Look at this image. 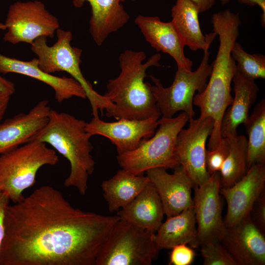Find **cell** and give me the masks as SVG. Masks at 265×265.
Wrapping results in <instances>:
<instances>
[{
  "mask_svg": "<svg viewBox=\"0 0 265 265\" xmlns=\"http://www.w3.org/2000/svg\"><path fill=\"white\" fill-rule=\"evenodd\" d=\"M120 219L74 207L58 189L41 186L7 206L0 265H95Z\"/></svg>",
  "mask_w": 265,
  "mask_h": 265,
  "instance_id": "cell-1",
  "label": "cell"
},
{
  "mask_svg": "<svg viewBox=\"0 0 265 265\" xmlns=\"http://www.w3.org/2000/svg\"><path fill=\"white\" fill-rule=\"evenodd\" d=\"M213 32L218 36L219 47L212 72L204 90L195 94L193 105L200 110V117H211L213 121L212 133L208 143V150L216 148L221 139V123L224 113L233 100L231 84L237 71L236 62L231 51L239 34L241 20L238 14L229 9L215 13L212 17Z\"/></svg>",
  "mask_w": 265,
  "mask_h": 265,
  "instance_id": "cell-2",
  "label": "cell"
},
{
  "mask_svg": "<svg viewBox=\"0 0 265 265\" xmlns=\"http://www.w3.org/2000/svg\"><path fill=\"white\" fill-rule=\"evenodd\" d=\"M146 55L143 51L126 50L119 57L120 72L108 80L104 95L114 105L106 112L107 117L115 119L141 120L161 114L151 88L144 81L146 72L152 66L159 67V53L152 55L143 63Z\"/></svg>",
  "mask_w": 265,
  "mask_h": 265,
  "instance_id": "cell-3",
  "label": "cell"
},
{
  "mask_svg": "<svg viewBox=\"0 0 265 265\" xmlns=\"http://www.w3.org/2000/svg\"><path fill=\"white\" fill-rule=\"evenodd\" d=\"M86 123L68 113L51 109L47 123L31 139L50 145L67 159L70 171L64 185L74 187L81 195L86 192L95 164Z\"/></svg>",
  "mask_w": 265,
  "mask_h": 265,
  "instance_id": "cell-4",
  "label": "cell"
},
{
  "mask_svg": "<svg viewBox=\"0 0 265 265\" xmlns=\"http://www.w3.org/2000/svg\"><path fill=\"white\" fill-rule=\"evenodd\" d=\"M58 161L53 149L36 140L0 155V193L13 203L22 201L24 191L34 185L39 170Z\"/></svg>",
  "mask_w": 265,
  "mask_h": 265,
  "instance_id": "cell-5",
  "label": "cell"
},
{
  "mask_svg": "<svg viewBox=\"0 0 265 265\" xmlns=\"http://www.w3.org/2000/svg\"><path fill=\"white\" fill-rule=\"evenodd\" d=\"M56 33V41L51 46L47 44L45 36L37 38L31 45V51L37 56L39 67L51 74L59 72L70 74L83 88L91 105L93 116H99V111L103 114L104 110L106 112L111 110L114 107L113 104L96 92L83 76L80 68L82 50L71 46L72 32L59 28Z\"/></svg>",
  "mask_w": 265,
  "mask_h": 265,
  "instance_id": "cell-6",
  "label": "cell"
},
{
  "mask_svg": "<svg viewBox=\"0 0 265 265\" xmlns=\"http://www.w3.org/2000/svg\"><path fill=\"white\" fill-rule=\"evenodd\" d=\"M188 121L186 113L176 117H162L154 134L136 149L120 155L117 159L122 169L135 175L143 174L155 168L179 167L175 154L177 136Z\"/></svg>",
  "mask_w": 265,
  "mask_h": 265,
  "instance_id": "cell-7",
  "label": "cell"
},
{
  "mask_svg": "<svg viewBox=\"0 0 265 265\" xmlns=\"http://www.w3.org/2000/svg\"><path fill=\"white\" fill-rule=\"evenodd\" d=\"M160 250L155 233L120 219L98 256L95 265H151Z\"/></svg>",
  "mask_w": 265,
  "mask_h": 265,
  "instance_id": "cell-8",
  "label": "cell"
},
{
  "mask_svg": "<svg viewBox=\"0 0 265 265\" xmlns=\"http://www.w3.org/2000/svg\"><path fill=\"white\" fill-rule=\"evenodd\" d=\"M210 55L209 50L204 51L201 63L195 71L177 68L174 80L169 87H164L155 76H149L153 82L151 90L162 117H172L181 111L187 114L188 120L193 118L195 113L193 108L194 96L196 92L201 93L204 90L211 74Z\"/></svg>",
  "mask_w": 265,
  "mask_h": 265,
  "instance_id": "cell-9",
  "label": "cell"
},
{
  "mask_svg": "<svg viewBox=\"0 0 265 265\" xmlns=\"http://www.w3.org/2000/svg\"><path fill=\"white\" fill-rule=\"evenodd\" d=\"M4 25L5 42L14 45L24 42L30 45L41 36L53 38L60 26L57 18L39 0L17 1L11 4Z\"/></svg>",
  "mask_w": 265,
  "mask_h": 265,
  "instance_id": "cell-10",
  "label": "cell"
},
{
  "mask_svg": "<svg viewBox=\"0 0 265 265\" xmlns=\"http://www.w3.org/2000/svg\"><path fill=\"white\" fill-rule=\"evenodd\" d=\"M188 122V127L183 128L177 136L175 154L179 164L195 185L201 186L211 176L206 165V144L212 133L213 121L211 117H199Z\"/></svg>",
  "mask_w": 265,
  "mask_h": 265,
  "instance_id": "cell-11",
  "label": "cell"
},
{
  "mask_svg": "<svg viewBox=\"0 0 265 265\" xmlns=\"http://www.w3.org/2000/svg\"><path fill=\"white\" fill-rule=\"evenodd\" d=\"M194 187L193 209L200 246L209 241H221L227 228L222 217L219 172L211 175L202 186Z\"/></svg>",
  "mask_w": 265,
  "mask_h": 265,
  "instance_id": "cell-12",
  "label": "cell"
},
{
  "mask_svg": "<svg viewBox=\"0 0 265 265\" xmlns=\"http://www.w3.org/2000/svg\"><path fill=\"white\" fill-rule=\"evenodd\" d=\"M159 116L141 120L122 119L107 122L99 116L86 123V130L92 136L107 138L116 148L118 155L132 151L151 137L158 127Z\"/></svg>",
  "mask_w": 265,
  "mask_h": 265,
  "instance_id": "cell-13",
  "label": "cell"
},
{
  "mask_svg": "<svg viewBox=\"0 0 265 265\" xmlns=\"http://www.w3.org/2000/svg\"><path fill=\"white\" fill-rule=\"evenodd\" d=\"M265 188V165H252L238 182L228 188H220V194L227 203L224 219L227 228L236 225L249 215Z\"/></svg>",
  "mask_w": 265,
  "mask_h": 265,
  "instance_id": "cell-14",
  "label": "cell"
},
{
  "mask_svg": "<svg viewBox=\"0 0 265 265\" xmlns=\"http://www.w3.org/2000/svg\"><path fill=\"white\" fill-rule=\"evenodd\" d=\"M146 172L160 197L167 217L193 207L191 192L195 185L181 167L176 169L173 174L161 167L151 169Z\"/></svg>",
  "mask_w": 265,
  "mask_h": 265,
  "instance_id": "cell-15",
  "label": "cell"
},
{
  "mask_svg": "<svg viewBox=\"0 0 265 265\" xmlns=\"http://www.w3.org/2000/svg\"><path fill=\"white\" fill-rule=\"evenodd\" d=\"M237 265H265V237L249 215L227 228L221 240Z\"/></svg>",
  "mask_w": 265,
  "mask_h": 265,
  "instance_id": "cell-16",
  "label": "cell"
},
{
  "mask_svg": "<svg viewBox=\"0 0 265 265\" xmlns=\"http://www.w3.org/2000/svg\"><path fill=\"white\" fill-rule=\"evenodd\" d=\"M51 108L48 101L37 103L28 112L20 113L0 124V155L30 141L47 123Z\"/></svg>",
  "mask_w": 265,
  "mask_h": 265,
  "instance_id": "cell-17",
  "label": "cell"
},
{
  "mask_svg": "<svg viewBox=\"0 0 265 265\" xmlns=\"http://www.w3.org/2000/svg\"><path fill=\"white\" fill-rule=\"evenodd\" d=\"M134 23L156 51L169 54L175 61L177 68L192 70L193 62L185 55L186 45L171 21L164 22L157 16L140 15Z\"/></svg>",
  "mask_w": 265,
  "mask_h": 265,
  "instance_id": "cell-18",
  "label": "cell"
},
{
  "mask_svg": "<svg viewBox=\"0 0 265 265\" xmlns=\"http://www.w3.org/2000/svg\"><path fill=\"white\" fill-rule=\"evenodd\" d=\"M9 73L32 78L51 86L58 103L73 97L86 98L83 88L76 80L72 77H57L43 71L38 66L37 58L23 61L0 53V73Z\"/></svg>",
  "mask_w": 265,
  "mask_h": 265,
  "instance_id": "cell-19",
  "label": "cell"
},
{
  "mask_svg": "<svg viewBox=\"0 0 265 265\" xmlns=\"http://www.w3.org/2000/svg\"><path fill=\"white\" fill-rule=\"evenodd\" d=\"M126 0H73L74 6L82 7L88 2L91 8L90 33L94 42L101 46L109 35L116 32L129 20V14L121 2Z\"/></svg>",
  "mask_w": 265,
  "mask_h": 265,
  "instance_id": "cell-20",
  "label": "cell"
},
{
  "mask_svg": "<svg viewBox=\"0 0 265 265\" xmlns=\"http://www.w3.org/2000/svg\"><path fill=\"white\" fill-rule=\"evenodd\" d=\"M232 82L234 97L222 118L221 138L237 134V128L245 122L249 116V111L256 102L259 91L255 80L245 77L237 69Z\"/></svg>",
  "mask_w": 265,
  "mask_h": 265,
  "instance_id": "cell-21",
  "label": "cell"
},
{
  "mask_svg": "<svg viewBox=\"0 0 265 265\" xmlns=\"http://www.w3.org/2000/svg\"><path fill=\"white\" fill-rule=\"evenodd\" d=\"M117 215L142 229L156 233L164 215L160 197L150 183L129 204L117 212Z\"/></svg>",
  "mask_w": 265,
  "mask_h": 265,
  "instance_id": "cell-22",
  "label": "cell"
},
{
  "mask_svg": "<svg viewBox=\"0 0 265 265\" xmlns=\"http://www.w3.org/2000/svg\"><path fill=\"white\" fill-rule=\"evenodd\" d=\"M171 22L186 46L195 51L209 50L217 35L214 32L204 35L198 20L199 11L191 0H176L171 8Z\"/></svg>",
  "mask_w": 265,
  "mask_h": 265,
  "instance_id": "cell-23",
  "label": "cell"
},
{
  "mask_svg": "<svg viewBox=\"0 0 265 265\" xmlns=\"http://www.w3.org/2000/svg\"><path fill=\"white\" fill-rule=\"evenodd\" d=\"M193 207L180 213L167 217L155 233V240L159 250L171 249L180 244L192 248L200 247Z\"/></svg>",
  "mask_w": 265,
  "mask_h": 265,
  "instance_id": "cell-24",
  "label": "cell"
},
{
  "mask_svg": "<svg viewBox=\"0 0 265 265\" xmlns=\"http://www.w3.org/2000/svg\"><path fill=\"white\" fill-rule=\"evenodd\" d=\"M150 183L146 176L122 169L101 184L108 211L118 212L132 202Z\"/></svg>",
  "mask_w": 265,
  "mask_h": 265,
  "instance_id": "cell-25",
  "label": "cell"
},
{
  "mask_svg": "<svg viewBox=\"0 0 265 265\" xmlns=\"http://www.w3.org/2000/svg\"><path fill=\"white\" fill-rule=\"evenodd\" d=\"M248 135V168L256 163H265V100L254 106L243 124Z\"/></svg>",
  "mask_w": 265,
  "mask_h": 265,
  "instance_id": "cell-26",
  "label": "cell"
},
{
  "mask_svg": "<svg viewBox=\"0 0 265 265\" xmlns=\"http://www.w3.org/2000/svg\"><path fill=\"white\" fill-rule=\"evenodd\" d=\"M228 138L229 152L219 171L220 188L232 186L242 178L248 169L247 138L238 134Z\"/></svg>",
  "mask_w": 265,
  "mask_h": 265,
  "instance_id": "cell-27",
  "label": "cell"
},
{
  "mask_svg": "<svg viewBox=\"0 0 265 265\" xmlns=\"http://www.w3.org/2000/svg\"><path fill=\"white\" fill-rule=\"evenodd\" d=\"M231 55L237 62V70L243 76L253 80L265 78V55L259 53L250 54L236 41L233 46Z\"/></svg>",
  "mask_w": 265,
  "mask_h": 265,
  "instance_id": "cell-28",
  "label": "cell"
},
{
  "mask_svg": "<svg viewBox=\"0 0 265 265\" xmlns=\"http://www.w3.org/2000/svg\"><path fill=\"white\" fill-rule=\"evenodd\" d=\"M200 247L204 265H237L221 241H209Z\"/></svg>",
  "mask_w": 265,
  "mask_h": 265,
  "instance_id": "cell-29",
  "label": "cell"
},
{
  "mask_svg": "<svg viewBox=\"0 0 265 265\" xmlns=\"http://www.w3.org/2000/svg\"><path fill=\"white\" fill-rule=\"evenodd\" d=\"M230 150L228 137L221 138L217 147L214 149L206 152V165L209 174L219 172L223 163L227 157Z\"/></svg>",
  "mask_w": 265,
  "mask_h": 265,
  "instance_id": "cell-30",
  "label": "cell"
},
{
  "mask_svg": "<svg viewBox=\"0 0 265 265\" xmlns=\"http://www.w3.org/2000/svg\"><path fill=\"white\" fill-rule=\"evenodd\" d=\"M171 249L168 265H190L192 264L195 256L192 248L186 244H180Z\"/></svg>",
  "mask_w": 265,
  "mask_h": 265,
  "instance_id": "cell-31",
  "label": "cell"
},
{
  "mask_svg": "<svg viewBox=\"0 0 265 265\" xmlns=\"http://www.w3.org/2000/svg\"><path fill=\"white\" fill-rule=\"evenodd\" d=\"M249 216L255 225L264 234L265 233V191L254 203Z\"/></svg>",
  "mask_w": 265,
  "mask_h": 265,
  "instance_id": "cell-32",
  "label": "cell"
},
{
  "mask_svg": "<svg viewBox=\"0 0 265 265\" xmlns=\"http://www.w3.org/2000/svg\"><path fill=\"white\" fill-rule=\"evenodd\" d=\"M9 202L8 198L0 193V247L4 235V219L5 212Z\"/></svg>",
  "mask_w": 265,
  "mask_h": 265,
  "instance_id": "cell-33",
  "label": "cell"
},
{
  "mask_svg": "<svg viewBox=\"0 0 265 265\" xmlns=\"http://www.w3.org/2000/svg\"><path fill=\"white\" fill-rule=\"evenodd\" d=\"M241 4L247 5L249 6H255L257 5L262 11V13L260 15L261 23L262 26H265V0H237Z\"/></svg>",
  "mask_w": 265,
  "mask_h": 265,
  "instance_id": "cell-34",
  "label": "cell"
},
{
  "mask_svg": "<svg viewBox=\"0 0 265 265\" xmlns=\"http://www.w3.org/2000/svg\"><path fill=\"white\" fill-rule=\"evenodd\" d=\"M11 96L7 93L0 91V124L8 107Z\"/></svg>",
  "mask_w": 265,
  "mask_h": 265,
  "instance_id": "cell-35",
  "label": "cell"
},
{
  "mask_svg": "<svg viewBox=\"0 0 265 265\" xmlns=\"http://www.w3.org/2000/svg\"><path fill=\"white\" fill-rule=\"evenodd\" d=\"M0 73V91L7 93L11 95L15 91L14 84L10 80L3 77Z\"/></svg>",
  "mask_w": 265,
  "mask_h": 265,
  "instance_id": "cell-36",
  "label": "cell"
},
{
  "mask_svg": "<svg viewBox=\"0 0 265 265\" xmlns=\"http://www.w3.org/2000/svg\"><path fill=\"white\" fill-rule=\"evenodd\" d=\"M197 7L199 13L210 9L214 4L216 0H191Z\"/></svg>",
  "mask_w": 265,
  "mask_h": 265,
  "instance_id": "cell-37",
  "label": "cell"
},
{
  "mask_svg": "<svg viewBox=\"0 0 265 265\" xmlns=\"http://www.w3.org/2000/svg\"><path fill=\"white\" fill-rule=\"evenodd\" d=\"M6 29V26L4 24L0 23V30H5Z\"/></svg>",
  "mask_w": 265,
  "mask_h": 265,
  "instance_id": "cell-38",
  "label": "cell"
},
{
  "mask_svg": "<svg viewBox=\"0 0 265 265\" xmlns=\"http://www.w3.org/2000/svg\"><path fill=\"white\" fill-rule=\"evenodd\" d=\"M231 0H219L220 2L222 4H225L229 3Z\"/></svg>",
  "mask_w": 265,
  "mask_h": 265,
  "instance_id": "cell-39",
  "label": "cell"
},
{
  "mask_svg": "<svg viewBox=\"0 0 265 265\" xmlns=\"http://www.w3.org/2000/svg\"></svg>",
  "mask_w": 265,
  "mask_h": 265,
  "instance_id": "cell-40",
  "label": "cell"
}]
</instances>
